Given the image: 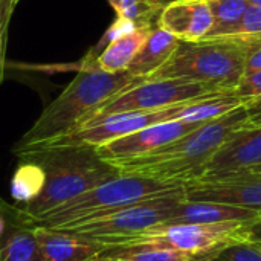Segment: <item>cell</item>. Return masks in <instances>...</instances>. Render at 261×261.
<instances>
[{
  "instance_id": "cell-1",
  "label": "cell",
  "mask_w": 261,
  "mask_h": 261,
  "mask_svg": "<svg viewBox=\"0 0 261 261\" xmlns=\"http://www.w3.org/2000/svg\"><path fill=\"white\" fill-rule=\"evenodd\" d=\"M40 164L46 173V184L37 199L24 206L8 205L0 199V214L18 225H26L47 211L115 177L119 171L104 161L95 147L60 145L44 147L20 156Z\"/></svg>"
},
{
  "instance_id": "cell-2",
  "label": "cell",
  "mask_w": 261,
  "mask_h": 261,
  "mask_svg": "<svg viewBox=\"0 0 261 261\" xmlns=\"http://www.w3.org/2000/svg\"><path fill=\"white\" fill-rule=\"evenodd\" d=\"M144 80L128 72L78 70L69 86L44 107L31 128L15 142L12 153L20 158L64 138L86 124L99 106Z\"/></svg>"
},
{
  "instance_id": "cell-3",
  "label": "cell",
  "mask_w": 261,
  "mask_h": 261,
  "mask_svg": "<svg viewBox=\"0 0 261 261\" xmlns=\"http://www.w3.org/2000/svg\"><path fill=\"white\" fill-rule=\"evenodd\" d=\"M245 125L246 110L242 106L219 119L203 122L199 128L154 151L112 165L124 174H138L187 185L202 176L213 154L232 133Z\"/></svg>"
},
{
  "instance_id": "cell-4",
  "label": "cell",
  "mask_w": 261,
  "mask_h": 261,
  "mask_svg": "<svg viewBox=\"0 0 261 261\" xmlns=\"http://www.w3.org/2000/svg\"><path fill=\"white\" fill-rule=\"evenodd\" d=\"M184 184L164 182L145 176L119 173L118 176L93 187L92 190L70 199L69 202H64L46 214L29 220L24 226L66 229L76 223L132 203L179 193L184 190Z\"/></svg>"
},
{
  "instance_id": "cell-5",
  "label": "cell",
  "mask_w": 261,
  "mask_h": 261,
  "mask_svg": "<svg viewBox=\"0 0 261 261\" xmlns=\"http://www.w3.org/2000/svg\"><path fill=\"white\" fill-rule=\"evenodd\" d=\"M246 44L240 37L179 41L176 50L147 80L180 78L232 92L245 73Z\"/></svg>"
},
{
  "instance_id": "cell-6",
  "label": "cell",
  "mask_w": 261,
  "mask_h": 261,
  "mask_svg": "<svg viewBox=\"0 0 261 261\" xmlns=\"http://www.w3.org/2000/svg\"><path fill=\"white\" fill-rule=\"evenodd\" d=\"M184 199L185 187L179 193L132 203L76 223L63 231H70L87 240L96 242L101 246L121 243L150 229L151 226L167 222Z\"/></svg>"
},
{
  "instance_id": "cell-7",
  "label": "cell",
  "mask_w": 261,
  "mask_h": 261,
  "mask_svg": "<svg viewBox=\"0 0 261 261\" xmlns=\"http://www.w3.org/2000/svg\"><path fill=\"white\" fill-rule=\"evenodd\" d=\"M249 223L251 222L159 223L121 243L130 242L156 245L206 261L219 249L231 243L246 240V231Z\"/></svg>"
},
{
  "instance_id": "cell-8",
  "label": "cell",
  "mask_w": 261,
  "mask_h": 261,
  "mask_svg": "<svg viewBox=\"0 0 261 261\" xmlns=\"http://www.w3.org/2000/svg\"><path fill=\"white\" fill-rule=\"evenodd\" d=\"M223 93L228 92H222L210 86L193 83L188 80H180V78L144 80L142 83L118 93L116 96L99 106L87 122L115 113L136 112V110H159L184 102H194V101L219 96Z\"/></svg>"
},
{
  "instance_id": "cell-9",
  "label": "cell",
  "mask_w": 261,
  "mask_h": 261,
  "mask_svg": "<svg viewBox=\"0 0 261 261\" xmlns=\"http://www.w3.org/2000/svg\"><path fill=\"white\" fill-rule=\"evenodd\" d=\"M196 102V101H194ZM191 102H184L159 110H136V112H122L109 115L95 121H90L64 138L44 145V147H60V145H87V147H99L118 138L132 135L142 128H147L154 124L167 122L177 119L179 113L185 106ZM41 147V148H44ZM38 150V148H37Z\"/></svg>"
},
{
  "instance_id": "cell-10",
  "label": "cell",
  "mask_w": 261,
  "mask_h": 261,
  "mask_svg": "<svg viewBox=\"0 0 261 261\" xmlns=\"http://www.w3.org/2000/svg\"><path fill=\"white\" fill-rule=\"evenodd\" d=\"M203 122H185L179 119L161 122L135 132L132 135L118 138L107 144L96 147L98 154L109 164L128 161L154 151L185 135L199 128Z\"/></svg>"
},
{
  "instance_id": "cell-11",
  "label": "cell",
  "mask_w": 261,
  "mask_h": 261,
  "mask_svg": "<svg viewBox=\"0 0 261 261\" xmlns=\"http://www.w3.org/2000/svg\"><path fill=\"white\" fill-rule=\"evenodd\" d=\"M261 162V125L242 127L206 162L202 176L196 182L216 180ZM193 184V182H191Z\"/></svg>"
},
{
  "instance_id": "cell-12",
  "label": "cell",
  "mask_w": 261,
  "mask_h": 261,
  "mask_svg": "<svg viewBox=\"0 0 261 261\" xmlns=\"http://www.w3.org/2000/svg\"><path fill=\"white\" fill-rule=\"evenodd\" d=\"M185 199L231 205L254 211L261 217V177L187 184Z\"/></svg>"
},
{
  "instance_id": "cell-13",
  "label": "cell",
  "mask_w": 261,
  "mask_h": 261,
  "mask_svg": "<svg viewBox=\"0 0 261 261\" xmlns=\"http://www.w3.org/2000/svg\"><path fill=\"white\" fill-rule=\"evenodd\" d=\"M158 26L182 41H200L213 28L208 0H171L162 9Z\"/></svg>"
},
{
  "instance_id": "cell-14",
  "label": "cell",
  "mask_w": 261,
  "mask_h": 261,
  "mask_svg": "<svg viewBox=\"0 0 261 261\" xmlns=\"http://www.w3.org/2000/svg\"><path fill=\"white\" fill-rule=\"evenodd\" d=\"M43 261H89L98 257L101 245L78 234L44 226H31Z\"/></svg>"
},
{
  "instance_id": "cell-15",
  "label": "cell",
  "mask_w": 261,
  "mask_h": 261,
  "mask_svg": "<svg viewBox=\"0 0 261 261\" xmlns=\"http://www.w3.org/2000/svg\"><path fill=\"white\" fill-rule=\"evenodd\" d=\"M260 216L254 211L200 200L184 199L173 216L164 223H223V222H252Z\"/></svg>"
},
{
  "instance_id": "cell-16",
  "label": "cell",
  "mask_w": 261,
  "mask_h": 261,
  "mask_svg": "<svg viewBox=\"0 0 261 261\" xmlns=\"http://www.w3.org/2000/svg\"><path fill=\"white\" fill-rule=\"evenodd\" d=\"M179 41L180 40L171 32L156 26L150 32V35L147 37L142 47L139 49L125 72L138 78H150L171 57Z\"/></svg>"
},
{
  "instance_id": "cell-17",
  "label": "cell",
  "mask_w": 261,
  "mask_h": 261,
  "mask_svg": "<svg viewBox=\"0 0 261 261\" xmlns=\"http://www.w3.org/2000/svg\"><path fill=\"white\" fill-rule=\"evenodd\" d=\"M151 31L136 29L127 35H122V37L110 41L89 66L78 69V70L95 69V70L109 72V73L125 72Z\"/></svg>"
},
{
  "instance_id": "cell-18",
  "label": "cell",
  "mask_w": 261,
  "mask_h": 261,
  "mask_svg": "<svg viewBox=\"0 0 261 261\" xmlns=\"http://www.w3.org/2000/svg\"><path fill=\"white\" fill-rule=\"evenodd\" d=\"M98 257L122 258L128 261H202L197 257L148 243H115L102 245Z\"/></svg>"
},
{
  "instance_id": "cell-19",
  "label": "cell",
  "mask_w": 261,
  "mask_h": 261,
  "mask_svg": "<svg viewBox=\"0 0 261 261\" xmlns=\"http://www.w3.org/2000/svg\"><path fill=\"white\" fill-rule=\"evenodd\" d=\"M0 261H43L31 226L8 222L0 240Z\"/></svg>"
},
{
  "instance_id": "cell-20",
  "label": "cell",
  "mask_w": 261,
  "mask_h": 261,
  "mask_svg": "<svg viewBox=\"0 0 261 261\" xmlns=\"http://www.w3.org/2000/svg\"><path fill=\"white\" fill-rule=\"evenodd\" d=\"M46 184V173L43 167L31 159H20L11 177V197L15 205L24 206L40 196Z\"/></svg>"
},
{
  "instance_id": "cell-21",
  "label": "cell",
  "mask_w": 261,
  "mask_h": 261,
  "mask_svg": "<svg viewBox=\"0 0 261 261\" xmlns=\"http://www.w3.org/2000/svg\"><path fill=\"white\" fill-rule=\"evenodd\" d=\"M245 104L246 101L236 96L234 92H228L219 96L200 99L185 106L179 113L177 119L185 122H208L213 119H219Z\"/></svg>"
},
{
  "instance_id": "cell-22",
  "label": "cell",
  "mask_w": 261,
  "mask_h": 261,
  "mask_svg": "<svg viewBox=\"0 0 261 261\" xmlns=\"http://www.w3.org/2000/svg\"><path fill=\"white\" fill-rule=\"evenodd\" d=\"M213 12V28L203 40L232 37L249 8V0H208Z\"/></svg>"
},
{
  "instance_id": "cell-23",
  "label": "cell",
  "mask_w": 261,
  "mask_h": 261,
  "mask_svg": "<svg viewBox=\"0 0 261 261\" xmlns=\"http://www.w3.org/2000/svg\"><path fill=\"white\" fill-rule=\"evenodd\" d=\"M116 17L125 18L136 29H154L159 15L165 8V0H109Z\"/></svg>"
},
{
  "instance_id": "cell-24",
  "label": "cell",
  "mask_w": 261,
  "mask_h": 261,
  "mask_svg": "<svg viewBox=\"0 0 261 261\" xmlns=\"http://www.w3.org/2000/svg\"><path fill=\"white\" fill-rule=\"evenodd\" d=\"M206 261H261V245L249 240L231 243L219 249Z\"/></svg>"
},
{
  "instance_id": "cell-25",
  "label": "cell",
  "mask_w": 261,
  "mask_h": 261,
  "mask_svg": "<svg viewBox=\"0 0 261 261\" xmlns=\"http://www.w3.org/2000/svg\"><path fill=\"white\" fill-rule=\"evenodd\" d=\"M232 92L236 96L242 98L246 102L255 98H261V69L251 73H243Z\"/></svg>"
},
{
  "instance_id": "cell-26",
  "label": "cell",
  "mask_w": 261,
  "mask_h": 261,
  "mask_svg": "<svg viewBox=\"0 0 261 261\" xmlns=\"http://www.w3.org/2000/svg\"><path fill=\"white\" fill-rule=\"evenodd\" d=\"M240 37L246 44L245 73H251L261 69V34L254 35H234Z\"/></svg>"
},
{
  "instance_id": "cell-27",
  "label": "cell",
  "mask_w": 261,
  "mask_h": 261,
  "mask_svg": "<svg viewBox=\"0 0 261 261\" xmlns=\"http://www.w3.org/2000/svg\"><path fill=\"white\" fill-rule=\"evenodd\" d=\"M254 34H261V6L249 5L234 35H254Z\"/></svg>"
},
{
  "instance_id": "cell-28",
  "label": "cell",
  "mask_w": 261,
  "mask_h": 261,
  "mask_svg": "<svg viewBox=\"0 0 261 261\" xmlns=\"http://www.w3.org/2000/svg\"><path fill=\"white\" fill-rule=\"evenodd\" d=\"M20 0H0V32L8 35V28Z\"/></svg>"
},
{
  "instance_id": "cell-29",
  "label": "cell",
  "mask_w": 261,
  "mask_h": 261,
  "mask_svg": "<svg viewBox=\"0 0 261 261\" xmlns=\"http://www.w3.org/2000/svg\"><path fill=\"white\" fill-rule=\"evenodd\" d=\"M246 110V125H261V98L251 99L245 104Z\"/></svg>"
},
{
  "instance_id": "cell-30",
  "label": "cell",
  "mask_w": 261,
  "mask_h": 261,
  "mask_svg": "<svg viewBox=\"0 0 261 261\" xmlns=\"http://www.w3.org/2000/svg\"><path fill=\"white\" fill-rule=\"evenodd\" d=\"M242 177H261V162L248 168V170H243V171H239V173H234V174H229V176H225V177H220V179H216V180H223V179H242ZM211 182V180H210Z\"/></svg>"
},
{
  "instance_id": "cell-31",
  "label": "cell",
  "mask_w": 261,
  "mask_h": 261,
  "mask_svg": "<svg viewBox=\"0 0 261 261\" xmlns=\"http://www.w3.org/2000/svg\"><path fill=\"white\" fill-rule=\"evenodd\" d=\"M246 240L261 245V217L249 223L246 231Z\"/></svg>"
},
{
  "instance_id": "cell-32",
  "label": "cell",
  "mask_w": 261,
  "mask_h": 261,
  "mask_svg": "<svg viewBox=\"0 0 261 261\" xmlns=\"http://www.w3.org/2000/svg\"><path fill=\"white\" fill-rule=\"evenodd\" d=\"M8 35L0 32V73L3 75V63H5V49H6Z\"/></svg>"
},
{
  "instance_id": "cell-33",
  "label": "cell",
  "mask_w": 261,
  "mask_h": 261,
  "mask_svg": "<svg viewBox=\"0 0 261 261\" xmlns=\"http://www.w3.org/2000/svg\"><path fill=\"white\" fill-rule=\"evenodd\" d=\"M6 229H8V220L0 214V240H2V237L5 236Z\"/></svg>"
},
{
  "instance_id": "cell-34",
  "label": "cell",
  "mask_w": 261,
  "mask_h": 261,
  "mask_svg": "<svg viewBox=\"0 0 261 261\" xmlns=\"http://www.w3.org/2000/svg\"><path fill=\"white\" fill-rule=\"evenodd\" d=\"M89 261H128V260H122V258H102V257H96L93 260Z\"/></svg>"
},
{
  "instance_id": "cell-35",
  "label": "cell",
  "mask_w": 261,
  "mask_h": 261,
  "mask_svg": "<svg viewBox=\"0 0 261 261\" xmlns=\"http://www.w3.org/2000/svg\"><path fill=\"white\" fill-rule=\"evenodd\" d=\"M251 5H257V6H261V0H249Z\"/></svg>"
},
{
  "instance_id": "cell-36",
  "label": "cell",
  "mask_w": 261,
  "mask_h": 261,
  "mask_svg": "<svg viewBox=\"0 0 261 261\" xmlns=\"http://www.w3.org/2000/svg\"><path fill=\"white\" fill-rule=\"evenodd\" d=\"M2 76H3V75H2V73H0V81H2Z\"/></svg>"
}]
</instances>
